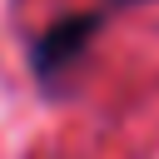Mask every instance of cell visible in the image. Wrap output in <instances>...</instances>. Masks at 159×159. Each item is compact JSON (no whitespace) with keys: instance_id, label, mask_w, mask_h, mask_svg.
<instances>
[{"instance_id":"obj_1","label":"cell","mask_w":159,"mask_h":159,"mask_svg":"<svg viewBox=\"0 0 159 159\" xmlns=\"http://www.w3.org/2000/svg\"><path fill=\"white\" fill-rule=\"evenodd\" d=\"M104 20H109V10H70V15L50 20V25L35 35V45H30V70H35V80H40L45 89H55V84L89 55V45L99 40Z\"/></svg>"},{"instance_id":"obj_2","label":"cell","mask_w":159,"mask_h":159,"mask_svg":"<svg viewBox=\"0 0 159 159\" xmlns=\"http://www.w3.org/2000/svg\"><path fill=\"white\" fill-rule=\"evenodd\" d=\"M129 5H149V0H104V10H129Z\"/></svg>"}]
</instances>
